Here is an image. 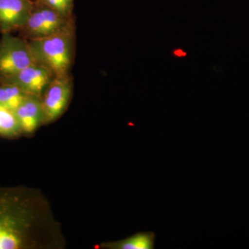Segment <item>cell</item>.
Listing matches in <instances>:
<instances>
[{
	"label": "cell",
	"mask_w": 249,
	"mask_h": 249,
	"mask_svg": "<svg viewBox=\"0 0 249 249\" xmlns=\"http://www.w3.org/2000/svg\"><path fill=\"white\" fill-rule=\"evenodd\" d=\"M29 94L17 86L0 83V106L15 111Z\"/></svg>",
	"instance_id": "cell-10"
},
{
	"label": "cell",
	"mask_w": 249,
	"mask_h": 249,
	"mask_svg": "<svg viewBox=\"0 0 249 249\" xmlns=\"http://www.w3.org/2000/svg\"><path fill=\"white\" fill-rule=\"evenodd\" d=\"M42 4L55 10L59 14L70 18L74 16L73 11L74 7V0H37Z\"/></svg>",
	"instance_id": "cell-12"
},
{
	"label": "cell",
	"mask_w": 249,
	"mask_h": 249,
	"mask_svg": "<svg viewBox=\"0 0 249 249\" xmlns=\"http://www.w3.org/2000/svg\"><path fill=\"white\" fill-rule=\"evenodd\" d=\"M22 135H33L44 124L42 97L29 95L14 111Z\"/></svg>",
	"instance_id": "cell-8"
},
{
	"label": "cell",
	"mask_w": 249,
	"mask_h": 249,
	"mask_svg": "<svg viewBox=\"0 0 249 249\" xmlns=\"http://www.w3.org/2000/svg\"><path fill=\"white\" fill-rule=\"evenodd\" d=\"M33 0H0V33L19 31L27 23Z\"/></svg>",
	"instance_id": "cell-7"
},
{
	"label": "cell",
	"mask_w": 249,
	"mask_h": 249,
	"mask_svg": "<svg viewBox=\"0 0 249 249\" xmlns=\"http://www.w3.org/2000/svg\"><path fill=\"white\" fill-rule=\"evenodd\" d=\"M55 76L47 67L34 63L17 73L0 78V83L14 85L28 94L42 97Z\"/></svg>",
	"instance_id": "cell-6"
},
{
	"label": "cell",
	"mask_w": 249,
	"mask_h": 249,
	"mask_svg": "<svg viewBox=\"0 0 249 249\" xmlns=\"http://www.w3.org/2000/svg\"><path fill=\"white\" fill-rule=\"evenodd\" d=\"M156 235L153 232H137L124 240L103 242L98 248L103 249H154Z\"/></svg>",
	"instance_id": "cell-9"
},
{
	"label": "cell",
	"mask_w": 249,
	"mask_h": 249,
	"mask_svg": "<svg viewBox=\"0 0 249 249\" xmlns=\"http://www.w3.org/2000/svg\"><path fill=\"white\" fill-rule=\"evenodd\" d=\"M76 19L53 35L29 41L36 63L43 65L55 76L71 73L76 53Z\"/></svg>",
	"instance_id": "cell-2"
},
{
	"label": "cell",
	"mask_w": 249,
	"mask_h": 249,
	"mask_svg": "<svg viewBox=\"0 0 249 249\" xmlns=\"http://www.w3.org/2000/svg\"><path fill=\"white\" fill-rule=\"evenodd\" d=\"M0 37V78L10 76L36 63L29 41L12 33L1 34Z\"/></svg>",
	"instance_id": "cell-4"
},
{
	"label": "cell",
	"mask_w": 249,
	"mask_h": 249,
	"mask_svg": "<svg viewBox=\"0 0 249 249\" xmlns=\"http://www.w3.org/2000/svg\"><path fill=\"white\" fill-rule=\"evenodd\" d=\"M22 135L14 111L0 106V137L16 139Z\"/></svg>",
	"instance_id": "cell-11"
},
{
	"label": "cell",
	"mask_w": 249,
	"mask_h": 249,
	"mask_svg": "<svg viewBox=\"0 0 249 249\" xmlns=\"http://www.w3.org/2000/svg\"><path fill=\"white\" fill-rule=\"evenodd\" d=\"M75 19V16L65 17L47 5L34 0L30 16L25 25L19 31V36L27 41L45 38L62 30Z\"/></svg>",
	"instance_id": "cell-3"
},
{
	"label": "cell",
	"mask_w": 249,
	"mask_h": 249,
	"mask_svg": "<svg viewBox=\"0 0 249 249\" xmlns=\"http://www.w3.org/2000/svg\"><path fill=\"white\" fill-rule=\"evenodd\" d=\"M73 91L71 73L55 76L42 96L44 124H52L61 117L70 106Z\"/></svg>",
	"instance_id": "cell-5"
},
{
	"label": "cell",
	"mask_w": 249,
	"mask_h": 249,
	"mask_svg": "<svg viewBox=\"0 0 249 249\" xmlns=\"http://www.w3.org/2000/svg\"><path fill=\"white\" fill-rule=\"evenodd\" d=\"M61 224L40 190L0 186V249H62Z\"/></svg>",
	"instance_id": "cell-1"
}]
</instances>
